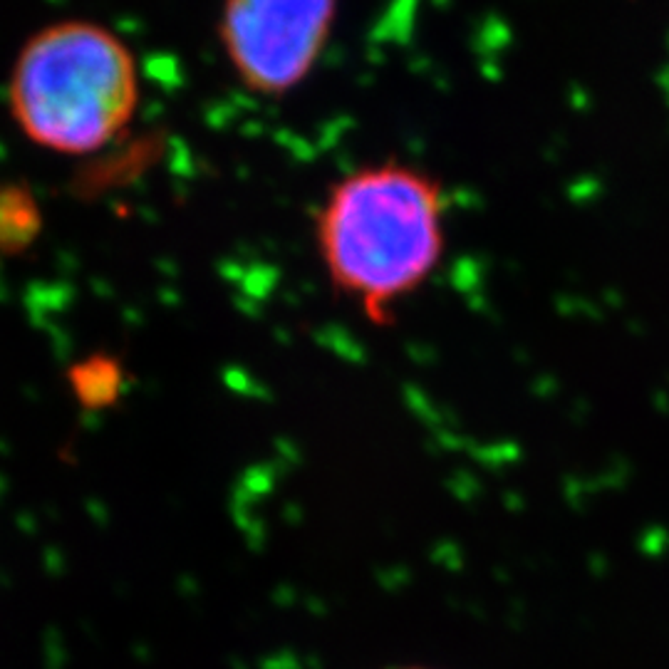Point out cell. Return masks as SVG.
I'll return each mask as SVG.
<instances>
[{
    "label": "cell",
    "mask_w": 669,
    "mask_h": 669,
    "mask_svg": "<svg viewBox=\"0 0 669 669\" xmlns=\"http://www.w3.org/2000/svg\"><path fill=\"white\" fill-rule=\"evenodd\" d=\"M334 16L337 0H223L218 37L240 85L283 97L318 65Z\"/></svg>",
    "instance_id": "cell-3"
},
{
    "label": "cell",
    "mask_w": 669,
    "mask_h": 669,
    "mask_svg": "<svg viewBox=\"0 0 669 669\" xmlns=\"http://www.w3.org/2000/svg\"><path fill=\"white\" fill-rule=\"evenodd\" d=\"M43 231L40 204L26 184L0 181V256H20Z\"/></svg>",
    "instance_id": "cell-4"
},
{
    "label": "cell",
    "mask_w": 669,
    "mask_h": 669,
    "mask_svg": "<svg viewBox=\"0 0 669 669\" xmlns=\"http://www.w3.org/2000/svg\"><path fill=\"white\" fill-rule=\"evenodd\" d=\"M8 107L33 144L68 156L92 154L120 137L137 114V58L100 23H50L17 52Z\"/></svg>",
    "instance_id": "cell-2"
},
{
    "label": "cell",
    "mask_w": 669,
    "mask_h": 669,
    "mask_svg": "<svg viewBox=\"0 0 669 669\" xmlns=\"http://www.w3.org/2000/svg\"><path fill=\"white\" fill-rule=\"evenodd\" d=\"M395 669H430V667H395Z\"/></svg>",
    "instance_id": "cell-6"
},
{
    "label": "cell",
    "mask_w": 669,
    "mask_h": 669,
    "mask_svg": "<svg viewBox=\"0 0 669 669\" xmlns=\"http://www.w3.org/2000/svg\"><path fill=\"white\" fill-rule=\"evenodd\" d=\"M315 240L334 291L372 323H385L444 258V189L412 164L360 166L330 186L315 216Z\"/></svg>",
    "instance_id": "cell-1"
},
{
    "label": "cell",
    "mask_w": 669,
    "mask_h": 669,
    "mask_svg": "<svg viewBox=\"0 0 669 669\" xmlns=\"http://www.w3.org/2000/svg\"><path fill=\"white\" fill-rule=\"evenodd\" d=\"M68 382L75 399L85 409L100 412L120 399L127 377H124V367L117 357L97 352L69 367Z\"/></svg>",
    "instance_id": "cell-5"
}]
</instances>
